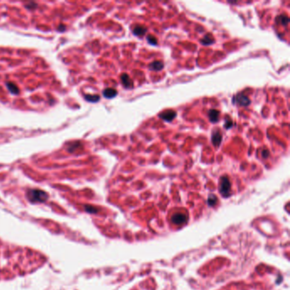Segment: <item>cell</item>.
Wrapping results in <instances>:
<instances>
[{"label":"cell","instance_id":"17","mask_svg":"<svg viewBox=\"0 0 290 290\" xmlns=\"http://www.w3.org/2000/svg\"><path fill=\"white\" fill-rule=\"evenodd\" d=\"M80 145V144H79V142H73V143H70V145H69V146H68V148H67V151L69 152H73L77 148H78V146Z\"/></svg>","mask_w":290,"mask_h":290},{"label":"cell","instance_id":"9","mask_svg":"<svg viewBox=\"0 0 290 290\" xmlns=\"http://www.w3.org/2000/svg\"><path fill=\"white\" fill-rule=\"evenodd\" d=\"M164 67V64L163 61H152L150 65H149V69L152 71H155V72H158L161 71Z\"/></svg>","mask_w":290,"mask_h":290},{"label":"cell","instance_id":"4","mask_svg":"<svg viewBox=\"0 0 290 290\" xmlns=\"http://www.w3.org/2000/svg\"><path fill=\"white\" fill-rule=\"evenodd\" d=\"M176 117V112L174 110H168L159 114V118L166 122H171Z\"/></svg>","mask_w":290,"mask_h":290},{"label":"cell","instance_id":"16","mask_svg":"<svg viewBox=\"0 0 290 290\" xmlns=\"http://www.w3.org/2000/svg\"><path fill=\"white\" fill-rule=\"evenodd\" d=\"M146 40L148 42V44L152 45H157V39L156 37L152 36V35H148L146 38Z\"/></svg>","mask_w":290,"mask_h":290},{"label":"cell","instance_id":"19","mask_svg":"<svg viewBox=\"0 0 290 290\" xmlns=\"http://www.w3.org/2000/svg\"><path fill=\"white\" fill-rule=\"evenodd\" d=\"M232 126H233V122H232V120L230 118L226 117V118H225V128L227 129H230L231 128H232Z\"/></svg>","mask_w":290,"mask_h":290},{"label":"cell","instance_id":"2","mask_svg":"<svg viewBox=\"0 0 290 290\" xmlns=\"http://www.w3.org/2000/svg\"><path fill=\"white\" fill-rule=\"evenodd\" d=\"M232 184L227 176H223L220 178V192L224 198H227L231 195Z\"/></svg>","mask_w":290,"mask_h":290},{"label":"cell","instance_id":"13","mask_svg":"<svg viewBox=\"0 0 290 290\" xmlns=\"http://www.w3.org/2000/svg\"><path fill=\"white\" fill-rule=\"evenodd\" d=\"M214 43V39L210 34H207L204 36L203 38L201 39V44L203 45H210Z\"/></svg>","mask_w":290,"mask_h":290},{"label":"cell","instance_id":"20","mask_svg":"<svg viewBox=\"0 0 290 290\" xmlns=\"http://www.w3.org/2000/svg\"><path fill=\"white\" fill-rule=\"evenodd\" d=\"M26 8H28V9H35L36 6H37V3H30L26 4Z\"/></svg>","mask_w":290,"mask_h":290},{"label":"cell","instance_id":"10","mask_svg":"<svg viewBox=\"0 0 290 290\" xmlns=\"http://www.w3.org/2000/svg\"><path fill=\"white\" fill-rule=\"evenodd\" d=\"M133 33L135 36H138V37H140V36H144L145 34V33L147 32V29L142 26H140V25H136L134 26V27L133 28L132 30Z\"/></svg>","mask_w":290,"mask_h":290},{"label":"cell","instance_id":"6","mask_svg":"<svg viewBox=\"0 0 290 290\" xmlns=\"http://www.w3.org/2000/svg\"><path fill=\"white\" fill-rule=\"evenodd\" d=\"M121 81H122V83H123V86L125 88H127V89H131L134 86V83H133L131 78H129V76L128 74H126V73L122 74V76H121Z\"/></svg>","mask_w":290,"mask_h":290},{"label":"cell","instance_id":"3","mask_svg":"<svg viewBox=\"0 0 290 290\" xmlns=\"http://www.w3.org/2000/svg\"><path fill=\"white\" fill-rule=\"evenodd\" d=\"M234 103H236L242 106H248L250 104V100L248 97H247L244 95L238 94L237 95H235L233 98Z\"/></svg>","mask_w":290,"mask_h":290},{"label":"cell","instance_id":"21","mask_svg":"<svg viewBox=\"0 0 290 290\" xmlns=\"http://www.w3.org/2000/svg\"><path fill=\"white\" fill-rule=\"evenodd\" d=\"M262 156H264L265 158H266V157L269 156V152H268L267 150H265V151L262 152Z\"/></svg>","mask_w":290,"mask_h":290},{"label":"cell","instance_id":"7","mask_svg":"<svg viewBox=\"0 0 290 290\" xmlns=\"http://www.w3.org/2000/svg\"><path fill=\"white\" fill-rule=\"evenodd\" d=\"M221 140H222V134H220V132L219 130L214 131L212 134L213 145L218 146L221 143Z\"/></svg>","mask_w":290,"mask_h":290},{"label":"cell","instance_id":"15","mask_svg":"<svg viewBox=\"0 0 290 290\" xmlns=\"http://www.w3.org/2000/svg\"><path fill=\"white\" fill-rule=\"evenodd\" d=\"M84 98H85V100L86 101H89V102H93V103H95V102H97V101H100V96L99 95H86L85 96H84Z\"/></svg>","mask_w":290,"mask_h":290},{"label":"cell","instance_id":"12","mask_svg":"<svg viewBox=\"0 0 290 290\" xmlns=\"http://www.w3.org/2000/svg\"><path fill=\"white\" fill-rule=\"evenodd\" d=\"M6 86L9 89V91L13 95H18L20 93V90H19V88L17 87V85L13 83H7Z\"/></svg>","mask_w":290,"mask_h":290},{"label":"cell","instance_id":"1","mask_svg":"<svg viewBox=\"0 0 290 290\" xmlns=\"http://www.w3.org/2000/svg\"><path fill=\"white\" fill-rule=\"evenodd\" d=\"M27 198L32 202H44L48 199V194L41 190L32 189L27 191Z\"/></svg>","mask_w":290,"mask_h":290},{"label":"cell","instance_id":"22","mask_svg":"<svg viewBox=\"0 0 290 290\" xmlns=\"http://www.w3.org/2000/svg\"><path fill=\"white\" fill-rule=\"evenodd\" d=\"M65 27H66V26H65L64 25H60V26H59V28H58V30H59V31H61H61H65V30H66V28H65Z\"/></svg>","mask_w":290,"mask_h":290},{"label":"cell","instance_id":"18","mask_svg":"<svg viewBox=\"0 0 290 290\" xmlns=\"http://www.w3.org/2000/svg\"><path fill=\"white\" fill-rule=\"evenodd\" d=\"M216 202H217V197L216 196H214L213 194L209 196V198H208V203H209V206H214L216 203Z\"/></svg>","mask_w":290,"mask_h":290},{"label":"cell","instance_id":"5","mask_svg":"<svg viewBox=\"0 0 290 290\" xmlns=\"http://www.w3.org/2000/svg\"><path fill=\"white\" fill-rule=\"evenodd\" d=\"M172 220V222L176 225H181V224H184L186 220H187V216L184 214H180V213H178V214H175L172 216L171 218Z\"/></svg>","mask_w":290,"mask_h":290},{"label":"cell","instance_id":"8","mask_svg":"<svg viewBox=\"0 0 290 290\" xmlns=\"http://www.w3.org/2000/svg\"><path fill=\"white\" fill-rule=\"evenodd\" d=\"M209 118L210 122L217 123L220 119V112L215 109H211L209 111Z\"/></svg>","mask_w":290,"mask_h":290},{"label":"cell","instance_id":"14","mask_svg":"<svg viewBox=\"0 0 290 290\" xmlns=\"http://www.w3.org/2000/svg\"><path fill=\"white\" fill-rule=\"evenodd\" d=\"M276 22H279L280 24H282V25H283V26H287V25L289 24V17H288L287 15H279V16H277V17L276 18Z\"/></svg>","mask_w":290,"mask_h":290},{"label":"cell","instance_id":"11","mask_svg":"<svg viewBox=\"0 0 290 290\" xmlns=\"http://www.w3.org/2000/svg\"><path fill=\"white\" fill-rule=\"evenodd\" d=\"M117 95H118V91L112 88H108V89L103 90V95L105 98H107V99H112V98L116 97Z\"/></svg>","mask_w":290,"mask_h":290}]
</instances>
